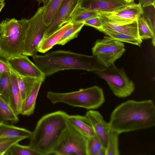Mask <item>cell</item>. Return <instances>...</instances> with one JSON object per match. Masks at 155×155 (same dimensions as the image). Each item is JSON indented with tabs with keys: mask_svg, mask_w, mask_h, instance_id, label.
Returning <instances> with one entry per match:
<instances>
[{
	"mask_svg": "<svg viewBox=\"0 0 155 155\" xmlns=\"http://www.w3.org/2000/svg\"><path fill=\"white\" fill-rule=\"evenodd\" d=\"M124 44L108 36L97 40L92 48L93 55L105 67L114 64L125 51Z\"/></svg>",
	"mask_w": 155,
	"mask_h": 155,
	"instance_id": "obj_8",
	"label": "cell"
},
{
	"mask_svg": "<svg viewBox=\"0 0 155 155\" xmlns=\"http://www.w3.org/2000/svg\"><path fill=\"white\" fill-rule=\"evenodd\" d=\"M11 71L2 73L0 78V95L9 104L11 87Z\"/></svg>",
	"mask_w": 155,
	"mask_h": 155,
	"instance_id": "obj_28",
	"label": "cell"
},
{
	"mask_svg": "<svg viewBox=\"0 0 155 155\" xmlns=\"http://www.w3.org/2000/svg\"><path fill=\"white\" fill-rule=\"evenodd\" d=\"M18 143L13 145L6 152L5 155H38L29 145H23Z\"/></svg>",
	"mask_w": 155,
	"mask_h": 155,
	"instance_id": "obj_31",
	"label": "cell"
},
{
	"mask_svg": "<svg viewBox=\"0 0 155 155\" xmlns=\"http://www.w3.org/2000/svg\"><path fill=\"white\" fill-rule=\"evenodd\" d=\"M123 0H80L79 5L84 9L98 12H112L128 5Z\"/></svg>",
	"mask_w": 155,
	"mask_h": 155,
	"instance_id": "obj_14",
	"label": "cell"
},
{
	"mask_svg": "<svg viewBox=\"0 0 155 155\" xmlns=\"http://www.w3.org/2000/svg\"><path fill=\"white\" fill-rule=\"evenodd\" d=\"M44 81L40 79L35 84L25 99L22 101L20 114L28 116L33 114L37 98L41 86Z\"/></svg>",
	"mask_w": 155,
	"mask_h": 155,
	"instance_id": "obj_18",
	"label": "cell"
},
{
	"mask_svg": "<svg viewBox=\"0 0 155 155\" xmlns=\"http://www.w3.org/2000/svg\"><path fill=\"white\" fill-rule=\"evenodd\" d=\"M84 25L93 27L98 30L101 27L102 25L99 15L85 20L82 22Z\"/></svg>",
	"mask_w": 155,
	"mask_h": 155,
	"instance_id": "obj_34",
	"label": "cell"
},
{
	"mask_svg": "<svg viewBox=\"0 0 155 155\" xmlns=\"http://www.w3.org/2000/svg\"><path fill=\"white\" fill-rule=\"evenodd\" d=\"M73 25L71 22L67 23L50 35L44 38L38 46V51L45 53L57 45L65 33L71 28Z\"/></svg>",
	"mask_w": 155,
	"mask_h": 155,
	"instance_id": "obj_17",
	"label": "cell"
},
{
	"mask_svg": "<svg viewBox=\"0 0 155 155\" xmlns=\"http://www.w3.org/2000/svg\"><path fill=\"white\" fill-rule=\"evenodd\" d=\"M46 97L53 104L64 103L89 110L99 108L105 102L102 89L97 86L67 93L50 91L47 92Z\"/></svg>",
	"mask_w": 155,
	"mask_h": 155,
	"instance_id": "obj_4",
	"label": "cell"
},
{
	"mask_svg": "<svg viewBox=\"0 0 155 155\" xmlns=\"http://www.w3.org/2000/svg\"><path fill=\"white\" fill-rule=\"evenodd\" d=\"M5 5V2H4L2 3L0 5V12L1 11V10H2V9L4 7Z\"/></svg>",
	"mask_w": 155,
	"mask_h": 155,
	"instance_id": "obj_40",
	"label": "cell"
},
{
	"mask_svg": "<svg viewBox=\"0 0 155 155\" xmlns=\"http://www.w3.org/2000/svg\"><path fill=\"white\" fill-rule=\"evenodd\" d=\"M26 19L18 20L13 18L3 20L0 23V36L8 37L15 34L20 29Z\"/></svg>",
	"mask_w": 155,
	"mask_h": 155,
	"instance_id": "obj_20",
	"label": "cell"
},
{
	"mask_svg": "<svg viewBox=\"0 0 155 155\" xmlns=\"http://www.w3.org/2000/svg\"><path fill=\"white\" fill-rule=\"evenodd\" d=\"M102 25L101 28L111 30L140 39L138 30V19L131 20L115 18L98 13Z\"/></svg>",
	"mask_w": 155,
	"mask_h": 155,
	"instance_id": "obj_11",
	"label": "cell"
},
{
	"mask_svg": "<svg viewBox=\"0 0 155 155\" xmlns=\"http://www.w3.org/2000/svg\"><path fill=\"white\" fill-rule=\"evenodd\" d=\"M98 30L112 39L122 42L129 43L140 47L142 42L141 39L111 30L101 28Z\"/></svg>",
	"mask_w": 155,
	"mask_h": 155,
	"instance_id": "obj_24",
	"label": "cell"
},
{
	"mask_svg": "<svg viewBox=\"0 0 155 155\" xmlns=\"http://www.w3.org/2000/svg\"><path fill=\"white\" fill-rule=\"evenodd\" d=\"M11 71L7 60L0 55V72H11Z\"/></svg>",
	"mask_w": 155,
	"mask_h": 155,
	"instance_id": "obj_35",
	"label": "cell"
},
{
	"mask_svg": "<svg viewBox=\"0 0 155 155\" xmlns=\"http://www.w3.org/2000/svg\"><path fill=\"white\" fill-rule=\"evenodd\" d=\"M103 147L101 143L95 135L87 138V155H96Z\"/></svg>",
	"mask_w": 155,
	"mask_h": 155,
	"instance_id": "obj_33",
	"label": "cell"
},
{
	"mask_svg": "<svg viewBox=\"0 0 155 155\" xmlns=\"http://www.w3.org/2000/svg\"><path fill=\"white\" fill-rule=\"evenodd\" d=\"M124 2L128 4H130L133 2L134 0H123Z\"/></svg>",
	"mask_w": 155,
	"mask_h": 155,
	"instance_id": "obj_39",
	"label": "cell"
},
{
	"mask_svg": "<svg viewBox=\"0 0 155 155\" xmlns=\"http://www.w3.org/2000/svg\"><path fill=\"white\" fill-rule=\"evenodd\" d=\"M85 115L88 119L95 135L106 149L108 134L110 129L108 123L104 120L99 112L94 110H89Z\"/></svg>",
	"mask_w": 155,
	"mask_h": 155,
	"instance_id": "obj_13",
	"label": "cell"
},
{
	"mask_svg": "<svg viewBox=\"0 0 155 155\" xmlns=\"http://www.w3.org/2000/svg\"><path fill=\"white\" fill-rule=\"evenodd\" d=\"M18 115L15 113L9 104L0 95V123L18 122Z\"/></svg>",
	"mask_w": 155,
	"mask_h": 155,
	"instance_id": "obj_22",
	"label": "cell"
},
{
	"mask_svg": "<svg viewBox=\"0 0 155 155\" xmlns=\"http://www.w3.org/2000/svg\"><path fill=\"white\" fill-rule=\"evenodd\" d=\"M25 139L26 138L22 137L0 138V155H5L6 152L13 145Z\"/></svg>",
	"mask_w": 155,
	"mask_h": 155,
	"instance_id": "obj_32",
	"label": "cell"
},
{
	"mask_svg": "<svg viewBox=\"0 0 155 155\" xmlns=\"http://www.w3.org/2000/svg\"><path fill=\"white\" fill-rule=\"evenodd\" d=\"M69 115L58 110L48 114L38 120L29 138V146L38 155L53 154L68 125Z\"/></svg>",
	"mask_w": 155,
	"mask_h": 155,
	"instance_id": "obj_2",
	"label": "cell"
},
{
	"mask_svg": "<svg viewBox=\"0 0 155 155\" xmlns=\"http://www.w3.org/2000/svg\"><path fill=\"white\" fill-rule=\"evenodd\" d=\"M106 149L104 147H103L100 150L96 155H106Z\"/></svg>",
	"mask_w": 155,
	"mask_h": 155,
	"instance_id": "obj_38",
	"label": "cell"
},
{
	"mask_svg": "<svg viewBox=\"0 0 155 155\" xmlns=\"http://www.w3.org/2000/svg\"><path fill=\"white\" fill-rule=\"evenodd\" d=\"M108 123L111 130L120 134L154 126V102L151 100H128L112 111Z\"/></svg>",
	"mask_w": 155,
	"mask_h": 155,
	"instance_id": "obj_1",
	"label": "cell"
},
{
	"mask_svg": "<svg viewBox=\"0 0 155 155\" xmlns=\"http://www.w3.org/2000/svg\"><path fill=\"white\" fill-rule=\"evenodd\" d=\"M5 0H0V5L4 2Z\"/></svg>",
	"mask_w": 155,
	"mask_h": 155,
	"instance_id": "obj_41",
	"label": "cell"
},
{
	"mask_svg": "<svg viewBox=\"0 0 155 155\" xmlns=\"http://www.w3.org/2000/svg\"><path fill=\"white\" fill-rule=\"evenodd\" d=\"M35 64L45 77L66 70H82L94 72L106 67L93 55L88 56L69 51H52L33 57Z\"/></svg>",
	"mask_w": 155,
	"mask_h": 155,
	"instance_id": "obj_3",
	"label": "cell"
},
{
	"mask_svg": "<svg viewBox=\"0 0 155 155\" xmlns=\"http://www.w3.org/2000/svg\"><path fill=\"white\" fill-rule=\"evenodd\" d=\"M11 70L17 75L37 78L44 81L45 76L27 56L21 55L7 60Z\"/></svg>",
	"mask_w": 155,
	"mask_h": 155,
	"instance_id": "obj_10",
	"label": "cell"
},
{
	"mask_svg": "<svg viewBox=\"0 0 155 155\" xmlns=\"http://www.w3.org/2000/svg\"><path fill=\"white\" fill-rule=\"evenodd\" d=\"M17 76L18 86L23 101L35 84L41 79L31 77L21 76L18 75Z\"/></svg>",
	"mask_w": 155,
	"mask_h": 155,
	"instance_id": "obj_27",
	"label": "cell"
},
{
	"mask_svg": "<svg viewBox=\"0 0 155 155\" xmlns=\"http://www.w3.org/2000/svg\"><path fill=\"white\" fill-rule=\"evenodd\" d=\"M87 138L68 124L54 150L53 154L87 155Z\"/></svg>",
	"mask_w": 155,
	"mask_h": 155,
	"instance_id": "obj_7",
	"label": "cell"
},
{
	"mask_svg": "<svg viewBox=\"0 0 155 155\" xmlns=\"http://www.w3.org/2000/svg\"><path fill=\"white\" fill-rule=\"evenodd\" d=\"M73 26L67 31L57 45H64L71 40L77 37L79 33L84 25L83 23L73 24Z\"/></svg>",
	"mask_w": 155,
	"mask_h": 155,
	"instance_id": "obj_30",
	"label": "cell"
},
{
	"mask_svg": "<svg viewBox=\"0 0 155 155\" xmlns=\"http://www.w3.org/2000/svg\"><path fill=\"white\" fill-rule=\"evenodd\" d=\"M38 2L39 4L42 3L43 6L45 7L48 4L50 0H35Z\"/></svg>",
	"mask_w": 155,
	"mask_h": 155,
	"instance_id": "obj_37",
	"label": "cell"
},
{
	"mask_svg": "<svg viewBox=\"0 0 155 155\" xmlns=\"http://www.w3.org/2000/svg\"><path fill=\"white\" fill-rule=\"evenodd\" d=\"M119 134L110 129L108 135L106 155H118V137Z\"/></svg>",
	"mask_w": 155,
	"mask_h": 155,
	"instance_id": "obj_29",
	"label": "cell"
},
{
	"mask_svg": "<svg viewBox=\"0 0 155 155\" xmlns=\"http://www.w3.org/2000/svg\"><path fill=\"white\" fill-rule=\"evenodd\" d=\"M68 121L69 124L87 138L95 135L90 122L85 115H69Z\"/></svg>",
	"mask_w": 155,
	"mask_h": 155,
	"instance_id": "obj_16",
	"label": "cell"
},
{
	"mask_svg": "<svg viewBox=\"0 0 155 155\" xmlns=\"http://www.w3.org/2000/svg\"><path fill=\"white\" fill-rule=\"evenodd\" d=\"M80 0H65L60 7L51 23L47 27L44 38L50 35L64 25L68 23L72 12Z\"/></svg>",
	"mask_w": 155,
	"mask_h": 155,
	"instance_id": "obj_12",
	"label": "cell"
},
{
	"mask_svg": "<svg viewBox=\"0 0 155 155\" xmlns=\"http://www.w3.org/2000/svg\"><path fill=\"white\" fill-rule=\"evenodd\" d=\"M11 75V87L9 104L15 114L18 115L20 114L23 101L18 86L17 74L12 70Z\"/></svg>",
	"mask_w": 155,
	"mask_h": 155,
	"instance_id": "obj_19",
	"label": "cell"
},
{
	"mask_svg": "<svg viewBox=\"0 0 155 155\" xmlns=\"http://www.w3.org/2000/svg\"><path fill=\"white\" fill-rule=\"evenodd\" d=\"M28 19L20 29L8 37L0 36V55L7 60L22 54L23 48L28 26Z\"/></svg>",
	"mask_w": 155,
	"mask_h": 155,
	"instance_id": "obj_9",
	"label": "cell"
},
{
	"mask_svg": "<svg viewBox=\"0 0 155 155\" xmlns=\"http://www.w3.org/2000/svg\"><path fill=\"white\" fill-rule=\"evenodd\" d=\"M93 73L104 79L114 94L119 98L129 96L135 90L134 82L128 78L124 70L118 68L114 64Z\"/></svg>",
	"mask_w": 155,
	"mask_h": 155,
	"instance_id": "obj_5",
	"label": "cell"
},
{
	"mask_svg": "<svg viewBox=\"0 0 155 155\" xmlns=\"http://www.w3.org/2000/svg\"><path fill=\"white\" fill-rule=\"evenodd\" d=\"M31 132L24 128L17 127L6 123H0V138L5 137H22L29 138Z\"/></svg>",
	"mask_w": 155,
	"mask_h": 155,
	"instance_id": "obj_21",
	"label": "cell"
},
{
	"mask_svg": "<svg viewBox=\"0 0 155 155\" xmlns=\"http://www.w3.org/2000/svg\"><path fill=\"white\" fill-rule=\"evenodd\" d=\"M98 15L97 11L84 9L78 5L71 14L68 22L73 24L82 23L85 20Z\"/></svg>",
	"mask_w": 155,
	"mask_h": 155,
	"instance_id": "obj_23",
	"label": "cell"
},
{
	"mask_svg": "<svg viewBox=\"0 0 155 155\" xmlns=\"http://www.w3.org/2000/svg\"><path fill=\"white\" fill-rule=\"evenodd\" d=\"M65 0H50L45 7L43 6V21L48 26L51 23L60 7Z\"/></svg>",
	"mask_w": 155,
	"mask_h": 155,
	"instance_id": "obj_26",
	"label": "cell"
},
{
	"mask_svg": "<svg viewBox=\"0 0 155 155\" xmlns=\"http://www.w3.org/2000/svg\"><path fill=\"white\" fill-rule=\"evenodd\" d=\"M138 30L139 37L141 40L151 38L152 44L153 46H155V32L144 17H140L138 19Z\"/></svg>",
	"mask_w": 155,
	"mask_h": 155,
	"instance_id": "obj_25",
	"label": "cell"
},
{
	"mask_svg": "<svg viewBox=\"0 0 155 155\" xmlns=\"http://www.w3.org/2000/svg\"><path fill=\"white\" fill-rule=\"evenodd\" d=\"M43 6L39 7L30 18L28 19L22 54L32 57L37 54L38 46L44 38L48 26L43 20Z\"/></svg>",
	"mask_w": 155,
	"mask_h": 155,
	"instance_id": "obj_6",
	"label": "cell"
},
{
	"mask_svg": "<svg viewBox=\"0 0 155 155\" xmlns=\"http://www.w3.org/2000/svg\"><path fill=\"white\" fill-rule=\"evenodd\" d=\"M2 73H1V72H0V78L1 76V75Z\"/></svg>",
	"mask_w": 155,
	"mask_h": 155,
	"instance_id": "obj_42",
	"label": "cell"
},
{
	"mask_svg": "<svg viewBox=\"0 0 155 155\" xmlns=\"http://www.w3.org/2000/svg\"><path fill=\"white\" fill-rule=\"evenodd\" d=\"M139 3L143 8L153 6L155 8V0H138Z\"/></svg>",
	"mask_w": 155,
	"mask_h": 155,
	"instance_id": "obj_36",
	"label": "cell"
},
{
	"mask_svg": "<svg viewBox=\"0 0 155 155\" xmlns=\"http://www.w3.org/2000/svg\"><path fill=\"white\" fill-rule=\"evenodd\" d=\"M102 15L115 18L128 20H137L143 13L140 4L134 2L112 12H98Z\"/></svg>",
	"mask_w": 155,
	"mask_h": 155,
	"instance_id": "obj_15",
	"label": "cell"
}]
</instances>
